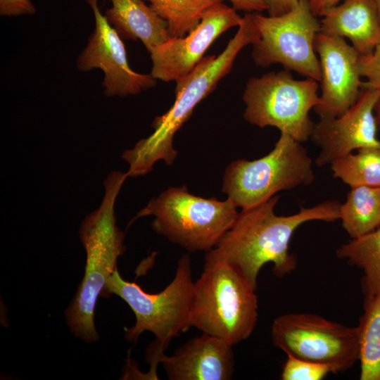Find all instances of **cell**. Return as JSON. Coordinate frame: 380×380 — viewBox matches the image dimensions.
I'll return each mask as SVG.
<instances>
[{
    "instance_id": "obj_27",
    "label": "cell",
    "mask_w": 380,
    "mask_h": 380,
    "mask_svg": "<svg viewBox=\"0 0 380 380\" xmlns=\"http://www.w3.org/2000/svg\"><path fill=\"white\" fill-rule=\"evenodd\" d=\"M236 11L246 13L262 12L267 10L264 0H229Z\"/></svg>"
},
{
    "instance_id": "obj_6",
    "label": "cell",
    "mask_w": 380,
    "mask_h": 380,
    "mask_svg": "<svg viewBox=\"0 0 380 380\" xmlns=\"http://www.w3.org/2000/svg\"><path fill=\"white\" fill-rule=\"evenodd\" d=\"M229 199L191 194L186 186L170 187L140 210L129 222L153 215V229L189 251H209L232 227L239 213Z\"/></svg>"
},
{
    "instance_id": "obj_18",
    "label": "cell",
    "mask_w": 380,
    "mask_h": 380,
    "mask_svg": "<svg viewBox=\"0 0 380 380\" xmlns=\"http://www.w3.org/2000/svg\"><path fill=\"white\" fill-rule=\"evenodd\" d=\"M339 220L352 239L380 227V187H351L346 201L341 203Z\"/></svg>"
},
{
    "instance_id": "obj_30",
    "label": "cell",
    "mask_w": 380,
    "mask_h": 380,
    "mask_svg": "<svg viewBox=\"0 0 380 380\" xmlns=\"http://www.w3.org/2000/svg\"><path fill=\"white\" fill-rule=\"evenodd\" d=\"M376 4H377L379 15V19H380V0H376Z\"/></svg>"
},
{
    "instance_id": "obj_10",
    "label": "cell",
    "mask_w": 380,
    "mask_h": 380,
    "mask_svg": "<svg viewBox=\"0 0 380 380\" xmlns=\"http://www.w3.org/2000/svg\"><path fill=\"white\" fill-rule=\"evenodd\" d=\"M254 18L260 33V40L253 45L252 58L256 65L267 68L280 63L286 70L320 82V64L314 46L320 22L308 0H299L284 15L254 13Z\"/></svg>"
},
{
    "instance_id": "obj_8",
    "label": "cell",
    "mask_w": 380,
    "mask_h": 380,
    "mask_svg": "<svg viewBox=\"0 0 380 380\" xmlns=\"http://www.w3.org/2000/svg\"><path fill=\"white\" fill-rule=\"evenodd\" d=\"M318 89L315 80H296L286 69L251 77L243 94V118L259 127H274L298 142L306 141L315 123L309 113L319 102Z\"/></svg>"
},
{
    "instance_id": "obj_19",
    "label": "cell",
    "mask_w": 380,
    "mask_h": 380,
    "mask_svg": "<svg viewBox=\"0 0 380 380\" xmlns=\"http://www.w3.org/2000/svg\"><path fill=\"white\" fill-rule=\"evenodd\" d=\"M360 380H380V295H365L357 325Z\"/></svg>"
},
{
    "instance_id": "obj_16",
    "label": "cell",
    "mask_w": 380,
    "mask_h": 380,
    "mask_svg": "<svg viewBox=\"0 0 380 380\" xmlns=\"http://www.w3.org/2000/svg\"><path fill=\"white\" fill-rule=\"evenodd\" d=\"M320 32L347 37L360 55L371 53L380 43V19L376 0H345L328 10Z\"/></svg>"
},
{
    "instance_id": "obj_24",
    "label": "cell",
    "mask_w": 380,
    "mask_h": 380,
    "mask_svg": "<svg viewBox=\"0 0 380 380\" xmlns=\"http://www.w3.org/2000/svg\"><path fill=\"white\" fill-rule=\"evenodd\" d=\"M358 67L362 82L361 88L380 91V43L369 53L360 55Z\"/></svg>"
},
{
    "instance_id": "obj_21",
    "label": "cell",
    "mask_w": 380,
    "mask_h": 380,
    "mask_svg": "<svg viewBox=\"0 0 380 380\" xmlns=\"http://www.w3.org/2000/svg\"><path fill=\"white\" fill-rule=\"evenodd\" d=\"M330 167L333 177L350 188L380 187V146L358 149L334 160Z\"/></svg>"
},
{
    "instance_id": "obj_2",
    "label": "cell",
    "mask_w": 380,
    "mask_h": 380,
    "mask_svg": "<svg viewBox=\"0 0 380 380\" xmlns=\"http://www.w3.org/2000/svg\"><path fill=\"white\" fill-rule=\"evenodd\" d=\"M260 39L254 13H246L236 34L221 53L203 57L192 71L175 81V101L165 114L155 118L152 124L153 133L122 154L129 165L128 177L146 175L160 160L168 165L173 163L177 155L173 147L175 133L190 118L194 108L229 73L239 53Z\"/></svg>"
},
{
    "instance_id": "obj_5",
    "label": "cell",
    "mask_w": 380,
    "mask_h": 380,
    "mask_svg": "<svg viewBox=\"0 0 380 380\" xmlns=\"http://www.w3.org/2000/svg\"><path fill=\"white\" fill-rule=\"evenodd\" d=\"M258 309L255 290L232 266L205 261L201 277L194 281L190 327L233 346L252 334Z\"/></svg>"
},
{
    "instance_id": "obj_20",
    "label": "cell",
    "mask_w": 380,
    "mask_h": 380,
    "mask_svg": "<svg viewBox=\"0 0 380 380\" xmlns=\"http://www.w3.org/2000/svg\"><path fill=\"white\" fill-rule=\"evenodd\" d=\"M336 255L363 270L365 295H380V227L343 244Z\"/></svg>"
},
{
    "instance_id": "obj_4",
    "label": "cell",
    "mask_w": 380,
    "mask_h": 380,
    "mask_svg": "<svg viewBox=\"0 0 380 380\" xmlns=\"http://www.w3.org/2000/svg\"><path fill=\"white\" fill-rule=\"evenodd\" d=\"M194 285L191 259L184 254L178 260L173 279L160 292H146L137 283L124 279L116 268L100 296L108 298L115 294L134 312L135 324L125 329L127 341L136 343L145 331L155 335L156 344L148 356L151 361L158 362L171 341L190 328Z\"/></svg>"
},
{
    "instance_id": "obj_1",
    "label": "cell",
    "mask_w": 380,
    "mask_h": 380,
    "mask_svg": "<svg viewBox=\"0 0 380 380\" xmlns=\"http://www.w3.org/2000/svg\"><path fill=\"white\" fill-rule=\"evenodd\" d=\"M279 198L274 196L249 208L242 209L232 227L217 245L205 254V261H222L232 266L255 289L260 269L273 263V273L282 277L296 267L297 260L289 251L296 229L313 220H339L341 203L329 200L310 208L301 207L288 216L274 213Z\"/></svg>"
},
{
    "instance_id": "obj_15",
    "label": "cell",
    "mask_w": 380,
    "mask_h": 380,
    "mask_svg": "<svg viewBox=\"0 0 380 380\" xmlns=\"http://www.w3.org/2000/svg\"><path fill=\"white\" fill-rule=\"evenodd\" d=\"M170 380H229L234 369L232 346L202 333L177 348L171 356L160 357Z\"/></svg>"
},
{
    "instance_id": "obj_28",
    "label": "cell",
    "mask_w": 380,
    "mask_h": 380,
    "mask_svg": "<svg viewBox=\"0 0 380 380\" xmlns=\"http://www.w3.org/2000/svg\"><path fill=\"white\" fill-rule=\"evenodd\" d=\"M313 14L322 17L330 8L338 5L341 0H308Z\"/></svg>"
},
{
    "instance_id": "obj_29",
    "label": "cell",
    "mask_w": 380,
    "mask_h": 380,
    "mask_svg": "<svg viewBox=\"0 0 380 380\" xmlns=\"http://www.w3.org/2000/svg\"><path fill=\"white\" fill-rule=\"evenodd\" d=\"M374 115L378 127L380 129V96L376 103Z\"/></svg>"
},
{
    "instance_id": "obj_22",
    "label": "cell",
    "mask_w": 380,
    "mask_h": 380,
    "mask_svg": "<svg viewBox=\"0 0 380 380\" xmlns=\"http://www.w3.org/2000/svg\"><path fill=\"white\" fill-rule=\"evenodd\" d=\"M167 23L170 36L184 37L200 23L203 13L222 0H147Z\"/></svg>"
},
{
    "instance_id": "obj_3",
    "label": "cell",
    "mask_w": 380,
    "mask_h": 380,
    "mask_svg": "<svg viewBox=\"0 0 380 380\" xmlns=\"http://www.w3.org/2000/svg\"><path fill=\"white\" fill-rule=\"evenodd\" d=\"M127 177L120 171L108 175L100 206L84 217L79 230L87 255L84 274L65 317L74 336L89 343L99 339L94 324L97 299L125 251V234L116 225L114 205Z\"/></svg>"
},
{
    "instance_id": "obj_23",
    "label": "cell",
    "mask_w": 380,
    "mask_h": 380,
    "mask_svg": "<svg viewBox=\"0 0 380 380\" xmlns=\"http://www.w3.org/2000/svg\"><path fill=\"white\" fill-rule=\"evenodd\" d=\"M332 373L327 365L287 355L281 374L282 380H321Z\"/></svg>"
},
{
    "instance_id": "obj_11",
    "label": "cell",
    "mask_w": 380,
    "mask_h": 380,
    "mask_svg": "<svg viewBox=\"0 0 380 380\" xmlns=\"http://www.w3.org/2000/svg\"><path fill=\"white\" fill-rule=\"evenodd\" d=\"M241 20L236 11L222 1L211 6L203 13L199 24L186 35L170 37L148 52L153 64L151 75L165 82L184 77L220 34L239 27Z\"/></svg>"
},
{
    "instance_id": "obj_7",
    "label": "cell",
    "mask_w": 380,
    "mask_h": 380,
    "mask_svg": "<svg viewBox=\"0 0 380 380\" xmlns=\"http://www.w3.org/2000/svg\"><path fill=\"white\" fill-rule=\"evenodd\" d=\"M315 179L312 160L300 142L286 133L267 155L254 160L240 159L226 169L222 192L236 207L258 205L276 193L309 185Z\"/></svg>"
},
{
    "instance_id": "obj_14",
    "label": "cell",
    "mask_w": 380,
    "mask_h": 380,
    "mask_svg": "<svg viewBox=\"0 0 380 380\" xmlns=\"http://www.w3.org/2000/svg\"><path fill=\"white\" fill-rule=\"evenodd\" d=\"M314 46L319 57L322 94L313 110L319 118L338 117L351 107L360 95V53L345 38L320 32Z\"/></svg>"
},
{
    "instance_id": "obj_9",
    "label": "cell",
    "mask_w": 380,
    "mask_h": 380,
    "mask_svg": "<svg viewBox=\"0 0 380 380\" xmlns=\"http://www.w3.org/2000/svg\"><path fill=\"white\" fill-rule=\"evenodd\" d=\"M273 345L292 356L346 371L359 360V331L311 313L278 316L271 329Z\"/></svg>"
},
{
    "instance_id": "obj_17",
    "label": "cell",
    "mask_w": 380,
    "mask_h": 380,
    "mask_svg": "<svg viewBox=\"0 0 380 380\" xmlns=\"http://www.w3.org/2000/svg\"><path fill=\"white\" fill-rule=\"evenodd\" d=\"M105 16L124 39H140L149 52L170 36L167 23L143 0H110Z\"/></svg>"
},
{
    "instance_id": "obj_25",
    "label": "cell",
    "mask_w": 380,
    "mask_h": 380,
    "mask_svg": "<svg viewBox=\"0 0 380 380\" xmlns=\"http://www.w3.org/2000/svg\"><path fill=\"white\" fill-rule=\"evenodd\" d=\"M36 8L30 0H0V14L4 16L32 15Z\"/></svg>"
},
{
    "instance_id": "obj_26",
    "label": "cell",
    "mask_w": 380,
    "mask_h": 380,
    "mask_svg": "<svg viewBox=\"0 0 380 380\" xmlns=\"http://www.w3.org/2000/svg\"><path fill=\"white\" fill-rule=\"evenodd\" d=\"M268 15L279 16L293 8L299 0H264Z\"/></svg>"
},
{
    "instance_id": "obj_12",
    "label": "cell",
    "mask_w": 380,
    "mask_h": 380,
    "mask_svg": "<svg viewBox=\"0 0 380 380\" xmlns=\"http://www.w3.org/2000/svg\"><path fill=\"white\" fill-rule=\"evenodd\" d=\"M85 1L94 12L95 30L78 57L79 70L101 69L104 73V94L108 96L135 95L153 87L156 80L151 74H141L130 68L122 38L101 13L97 0Z\"/></svg>"
},
{
    "instance_id": "obj_13",
    "label": "cell",
    "mask_w": 380,
    "mask_h": 380,
    "mask_svg": "<svg viewBox=\"0 0 380 380\" xmlns=\"http://www.w3.org/2000/svg\"><path fill=\"white\" fill-rule=\"evenodd\" d=\"M380 91L361 88L356 102L338 117L320 118L310 138L320 148L315 159L319 167L362 148L380 146L374 115Z\"/></svg>"
}]
</instances>
